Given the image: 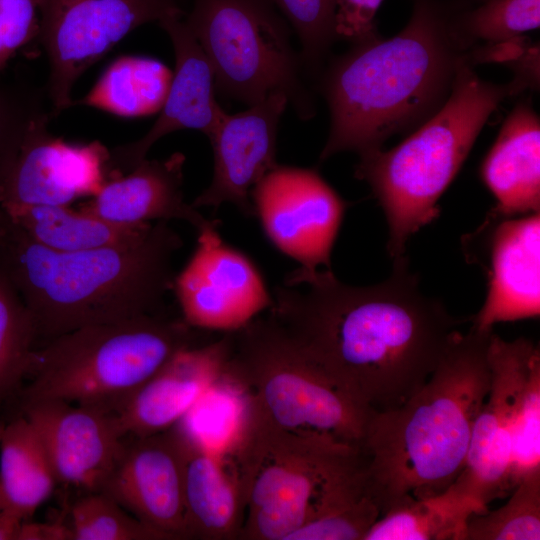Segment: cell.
I'll return each mask as SVG.
<instances>
[{
  "label": "cell",
  "mask_w": 540,
  "mask_h": 540,
  "mask_svg": "<svg viewBox=\"0 0 540 540\" xmlns=\"http://www.w3.org/2000/svg\"><path fill=\"white\" fill-rule=\"evenodd\" d=\"M408 259L376 285L299 267L275 289L270 316L345 394L370 413L395 409L428 380L468 321L424 296Z\"/></svg>",
  "instance_id": "1"
},
{
  "label": "cell",
  "mask_w": 540,
  "mask_h": 540,
  "mask_svg": "<svg viewBox=\"0 0 540 540\" xmlns=\"http://www.w3.org/2000/svg\"><path fill=\"white\" fill-rule=\"evenodd\" d=\"M457 14L447 2L414 0L398 34L358 43L332 63L322 84L331 125L321 161L343 151L379 149L443 105L468 64Z\"/></svg>",
  "instance_id": "2"
},
{
  "label": "cell",
  "mask_w": 540,
  "mask_h": 540,
  "mask_svg": "<svg viewBox=\"0 0 540 540\" xmlns=\"http://www.w3.org/2000/svg\"><path fill=\"white\" fill-rule=\"evenodd\" d=\"M183 246L167 221L127 243L55 251L32 241L0 208V266L29 309L39 341L80 327L162 312Z\"/></svg>",
  "instance_id": "3"
},
{
  "label": "cell",
  "mask_w": 540,
  "mask_h": 540,
  "mask_svg": "<svg viewBox=\"0 0 540 540\" xmlns=\"http://www.w3.org/2000/svg\"><path fill=\"white\" fill-rule=\"evenodd\" d=\"M492 332L459 331L416 393L371 415L361 451L381 515L407 499L441 493L462 471L490 387Z\"/></svg>",
  "instance_id": "4"
},
{
  "label": "cell",
  "mask_w": 540,
  "mask_h": 540,
  "mask_svg": "<svg viewBox=\"0 0 540 540\" xmlns=\"http://www.w3.org/2000/svg\"><path fill=\"white\" fill-rule=\"evenodd\" d=\"M520 86L516 80L492 84L465 64L443 105L406 139L389 150L359 154L355 177L367 182L384 211L393 260L405 257L410 237L440 215L437 202L484 124Z\"/></svg>",
  "instance_id": "5"
},
{
  "label": "cell",
  "mask_w": 540,
  "mask_h": 540,
  "mask_svg": "<svg viewBox=\"0 0 540 540\" xmlns=\"http://www.w3.org/2000/svg\"><path fill=\"white\" fill-rule=\"evenodd\" d=\"M199 344L195 328L163 312L80 327L35 349L23 404L56 400L114 414L175 354Z\"/></svg>",
  "instance_id": "6"
},
{
  "label": "cell",
  "mask_w": 540,
  "mask_h": 540,
  "mask_svg": "<svg viewBox=\"0 0 540 540\" xmlns=\"http://www.w3.org/2000/svg\"><path fill=\"white\" fill-rule=\"evenodd\" d=\"M230 333L224 372L249 392L261 417L283 429L324 433L362 448L372 413L345 394L270 316Z\"/></svg>",
  "instance_id": "7"
},
{
  "label": "cell",
  "mask_w": 540,
  "mask_h": 540,
  "mask_svg": "<svg viewBox=\"0 0 540 540\" xmlns=\"http://www.w3.org/2000/svg\"><path fill=\"white\" fill-rule=\"evenodd\" d=\"M361 449L314 431L280 428L253 407L231 458L246 497L241 540H289L306 521L323 482Z\"/></svg>",
  "instance_id": "8"
},
{
  "label": "cell",
  "mask_w": 540,
  "mask_h": 540,
  "mask_svg": "<svg viewBox=\"0 0 540 540\" xmlns=\"http://www.w3.org/2000/svg\"><path fill=\"white\" fill-rule=\"evenodd\" d=\"M185 22L217 91L248 106L280 92L301 118L313 115L289 24L270 0H194Z\"/></svg>",
  "instance_id": "9"
},
{
  "label": "cell",
  "mask_w": 540,
  "mask_h": 540,
  "mask_svg": "<svg viewBox=\"0 0 540 540\" xmlns=\"http://www.w3.org/2000/svg\"><path fill=\"white\" fill-rule=\"evenodd\" d=\"M184 14L176 0H42L41 43L48 56L51 116L73 105L80 76L137 27Z\"/></svg>",
  "instance_id": "10"
},
{
  "label": "cell",
  "mask_w": 540,
  "mask_h": 540,
  "mask_svg": "<svg viewBox=\"0 0 540 540\" xmlns=\"http://www.w3.org/2000/svg\"><path fill=\"white\" fill-rule=\"evenodd\" d=\"M487 358L489 391L474 423L464 467L451 484L485 510L511 492V431L516 402L532 365L540 359V351L527 338L507 341L492 332Z\"/></svg>",
  "instance_id": "11"
},
{
  "label": "cell",
  "mask_w": 540,
  "mask_h": 540,
  "mask_svg": "<svg viewBox=\"0 0 540 540\" xmlns=\"http://www.w3.org/2000/svg\"><path fill=\"white\" fill-rule=\"evenodd\" d=\"M270 242L300 267L331 269L346 202L313 169L276 165L250 194Z\"/></svg>",
  "instance_id": "12"
},
{
  "label": "cell",
  "mask_w": 540,
  "mask_h": 540,
  "mask_svg": "<svg viewBox=\"0 0 540 540\" xmlns=\"http://www.w3.org/2000/svg\"><path fill=\"white\" fill-rule=\"evenodd\" d=\"M218 223L198 231L197 245L173 290L182 319L191 327L236 331L269 309L272 296L250 259L226 244Z\"/></svg>",
  "instance_id": "13"
},
{
  "label": "cell",
  "mask_w": 540,
  "mask_h": 540,
  "mask_svg": "<svg viewBox=\"0 0 540 540\" xmlns=\"http://www.w3.org/2000/svg\"><path fill=\"white\" fill-rule=\"evenodd\" d=\"M51 115L37 119L28 130L0 186V207L68 205L95 195L110 179L109 150L95 141L70 144L48 131Z\"/></svg>",
  "instance_id": "14"
},
{
  "label": "cell",
  "mask_w": 540,
  "mask_h": 540,
  "mask_svg": "<svg viewBox=\"0 0 540 540\" xmlns=\"http://www.w3.org/2000/svg\"><path fill=\"white\" fill-rule=\"evenodd\" d=\"M22 410L42 441L58 484L82 493L101 492L128 438L115 415L56 400L24 403Z\"/></svg>",
  "instance_id": "15"
},
{
  "label": "cell",
  "mask_w": 540,
  "mask_h": 540,
  "mask_svg": "<svg viewBox=\"0 0 540 540\" xmlns=\"http://www.w3.org/2000/svg\"><path fill=\"white\" fill-rule=\"evenodd\" d=\"M129 438L101 492L166 540L187 539L183 458L174 427Z\"/></svg>",
  "instance_id": "16"
},
{
  "label": "cell",
  "mask_w": 540,
  "mask_h": 540,
  "mask_svg": "<svg viewBox=\"0 0 540 540\" xmlns=\"http://www.w3.org/2000/svg\"><path fill=\"white\" fill-rule=\"evenodd\" d=\"M289 103L275 92L243 112H224L208 136L213 149L210 185L192 202L195 208L236 206L246 217L254 216L250 194L276 163V141L280 118Z\"/></svg>",
  "instance_id": "17"
},
{
  "label": "cell",
  "mask_w": 540,
  "mask_h": 540,
  "mask_svg": "<svg viewBox=\"0 0 540 540\" xmlns=\"http://www.w3.org/2000/svg\"><path fill=\"white\" fill-rule=\"evenodd\" d=\"M481 244L487 252L488 290L472 327L492 330L500 322L540 314V215L494 220L465 239V246Z\"/></svg>",
  "instance_id": "18"
},
{
  "label": "cell",
  "mask_w": 540,
  "mask_h": 540,
  "mask_svg": "<svg viewBox=\"0 0 540 540\" xmlns=\"http://www.w3.org/2000/svg\"><path fill=\"white\" fill-rule=\"evenodd\" d=\"M183 15H169L158 21L174 49L171 85L159 117L148 132L136 141L109 150L110 178L134 169L146 158L152 145L169 133L194 129L209 136L225 112L215 98L211 66Z\"/></svg>",
  "instance_id": "19"
},
{
  "label": "cell",
  "mask_w": 540,
  "mask_h": 540,
  "mask_svg": "<svg viewBox=\"0 0 540 540\" xmlns=\"http://www.w3.org/2000/svg\"><path fill=\"white\" fill-rule=\"evenodd\" d=\"M175 354L114 413L127 437H145L175 426L223 373L231 333Z\"/></svg>",
  "instance_id": "20"
},
{
  "label": "cell",
  "mask_w": 540,
  "mask_h": 540,
  "mask_svg": "<svg viewBox=\"0 0 540 540\" xmlns=\"http://www.w3.org/2000/svg\"><path fill=\"white\" fill-rule=\"evenodd\" d=\"M185 155L145 158L130 172L108 179L80 210L121 225L183 220L197 231L212 224L183 195Z\"/></svg>",
  "instance_id": "21"
},
{
  "label": "cell",
  "mask_w": 540,
  "mask_h": 540,
  "mask_svg": "<svg viewBox=\"0 0 540 540\" xmlns=\"http://www.w3.org/2000/svg\"><path fill=\"white\" fill-rule=\"evenodd\" d=\"M480 175L496 205L487 218L499 220L539 213L540 122L526 103L504 121Z\"/></svg>",
  "instance_id": "22"
},
{
  "label": "cell",
  "mask_w": 540,
  "mask_h": 540,
  "mask_svg": "<svg viewBox=\"0 0 540 540\" xmlns=\"http://www.w3.org/2000/svg\"><path fill=\"white\" fill-rule=\"evenodd\" d=\"M173 427L183 458L187 539H239L246 498L236 466L206 452Z\"/></svg>",
  "instance_id": "23"
},
{
  "label": "cell",
  "mask_w": 540,
  "mask_h": 540,
  "mask_svg": "<svg viewBox=\"0 0 540 540\" xmlns=\"http://www.w3.org/2000/svg\"><path fill=\"white\" fill-rule=\"evenodd\" d=\"M380 516L361 451L323 482L306 521L289 540H364Z\"/></svg>",
  "instance_id": "24"
},
{
  "label": "cell",
  "mask_w": 540,
  "mask_h": 540,
  "mask_svg": "<svg viewBox=\"0 0 540 540\" xmlns=\"http://www.w3.org/2000/svg\"><path fill=\"white\" fill-rule=\"evenodd\" d=\"M57 485L48 454L27 418L22 415L5 424L0 440L1 511L25 521Z\"/></svg>",
  "instance_id": "25"
},
{
  "label": "cell",
  "mask_w": 540,
  "mask_h": 540,
  "mask_svg": "<svg viewBox=\"0 0 540 540\" xmlns=\"http://www.w3.org/2000/svg\"><path fill=\"white\" fill-rule=\"evenodd\" d=\"M2 211L32 241L55 251H81L127 243L144 234L152 224H115L82 210L74 211L68 205L26 206Z\"/></svg>",
  "instance_id": "26"
},
{
  "label": "cell",
  "mask_w": 540,
  "mask_h": 540,
  "mask_svg": "<svg viewBox=\"0 0 540 540\" xmlns=\"http://www.w3.org/2000/svg\"><path fill=\"white\" fill-rule=\"evenodd\" d=\"M251 415L249 392L223 370L175 426L206 452L230 459L244 440Z\"/></svg>",
  "instance_id": "27"
},
{
  "label": "cell",
  "mask_w": 540,
  "mask_h": 540,
  "mask_svg": "<svg viewBox=\"0 0 540 540\" xmlns=\"http://www.w3.org/2000/svg\"><path fill=\"white\" fill-rule=\"evenodd\" d=\"M484 511L450 485L439 494L394 506L378 518L364 540H465L468 518Z\"/></svg>",
  "instance_id": "28"
},
{
  "label": "cell",
  "mask_w": 540,
  "mask_h": 540,
  "mask_svg": "<svg viewBox=\"0 0 540 540\" xmlns=\"http://www.w3.org/2000/svg\"><path fill=\"white\" fill-rule=\"evenodd\" d=\"M173 73L162 62L138 56L114 61L92 90L73 105H87L121 117H143L160 111Z\"/></svg>",
  "instance_id": "29"
},
{
  "label": "cell",
  "mask_w": 540,
  "mask_h": 540,
  "mask_svg": "<svg viewBox=\"0 0 540 540\" xmlns=\"http://www.w3.org/2000/svg\"><path fill=\"white\" fill-rule=\"evenodd\" d=\"M37 343L33 317L0 266V406L25 381Z\"/></svg>",
  "instance_id": "30"
},
{
  "label": "cell",
  "mask_w": 540,
  "mask_h": 540,
  "mask_svg": "<svg viewBox=\"0 0 540 540\" xmlns=\"http://www.w3.org/2000/svg\"><path fill=\"white\" fill-rule=\"evenodd\" d=\"M508 496L497 509L468 518L465 540L540 539V470L523 477Z\"/></svg>",
  "instance_id": "31"
},
{
  "label": "cell",
  "mask_w": 540,
  "mask_h": 540,
  "mask_svg": "<svg viewBox=\"0 0 540 540\" xmlns=\"http://www.w3.org/2000/svg\"><path fill=\"white\" fill-rule=\"evenodd\" d=\"M457 28L467 45L474 41L503 44L539 28L540 0H486L457 15Z\"/></svg>",
  "instance_id": "32"
},
{
  "label": "cell",
  "mask_w": 540,
  "mask_h": 540,
  "mask_svg": "<svg viewBox=\"0 0 540 540\" xmlns=\"http://www.w3.org/2000/svg\"><path fill=\"white\" fill-rule=\"evenodd\" d=\"M69 513L74 540H166L104 492L83 493Z\"/></svg>",
  "instance_id": "33"
},
{
  "label": "cell",
  "mask_w": 540,
  "mask_h": 540,
  "mask_svg": "<svg viewBox=\"0 0 540 540\" xmlns=\"http://www.w3.org/2000/svg\"><path fill=\"white\" fill-rule=\"evenodd\" d=\"M46 114L50 112L39 88L0 76V186L31 125Z\"/></svg>",
  "instance_id": "34"
},
{
  "label": "cell",
  "mask_w": 540,
  "mask_h": 540,
  "mask_svg": "<svg viewBox=\"0 0 540 540\" xmlns=\"http://www.w3.org/2000/svg\"><path fill=\"white\" fill-rule=\"evenodd\" d=\"M540 470V359L517 398L511 431L510 486Z\"/></svg>",
  "instance_id": "35"
},
{
  "label": "cell",
  "mask_w": 540,
  "mask_h": 540,
  "mask_svg": "<svg viewBox=\"0 0 540 540\" xmlns=\"http://www.w3.org/2000/svg\"><path fill=\"white\" fill-rule=\"evenodd\" d=\"M296 32L300 43V62L316 72L336 40L334 0H270Z\"/></svg>",
  "instance_id": "36"
},
{
  "label": "cell",
  "mask_w": 540,
  "mask_h": 540,
  "mask_svg": "<svg viewBox=\"0 0 540 540\" xmlns=\"http://www.w3.org/2000/svg\"><path fill=\"white\" fill-rule=\"evenodd\" d=\"M42 0H0V73L39 42Z\"/></svg>",
  "instance_id": "37"
},
{
  "label": "cell",
  "mask_w": 540,
  "mask_h": 540,
  "mask_svg": "<svg viewBox=\"0 0 540 540\" xmlns=\"http://www.w3.org/2000/svg\"><path fill=\"white\" fill-rule=\"evenodd\" d=\"M336 39L355 44L376 37L375 15L383 0H334Z\"/></svg>",
  "instance_id": "38"
},
{
  "label": "cell",
  "mask_w": 540,
  "mask_h": 540,
  "mask_svg": "<svg viewBox=\"0 0 540 540\" xmlns=\"http://www.w3.org/2000/svg\"><path fill=\"white\" fill-rule=\"evenodd\" d=\"M19 540H74L69 525L62 522H22Z\"/></svg>",
  "instance_id": "39"
},
{
  "label": "cell",
  "mask_w": 540,
  "mask_h": 540,
  "mask_svg": "<svg viewBox=\"0 0 540 540\" xmlns=\"http://www.w3.org/2000/svg\"><path fill=\"white\" fill-rule=\"evenodd\" d=\"M23 520L0 511V540H19V533Z\"/></svg>",
  "instance_id": "40"
},
{
  "label": "cell",
  "mask_w": 540,
  "mask_h": 540,
  "mask_svg": "<svg viewBox=\"0 0 540 540\" xmlns=\"http://www.w3.org/2000/svg\"><path fill=\"white\" fill-rule=\"evenodd\" d=\"M4 427H5V424L0 421V440H1V436H2V433H3ZM1 509H2V505H1V495H0V511H1Z\"/></svg>",
  "instance_id": "41"
}]
</instances>
